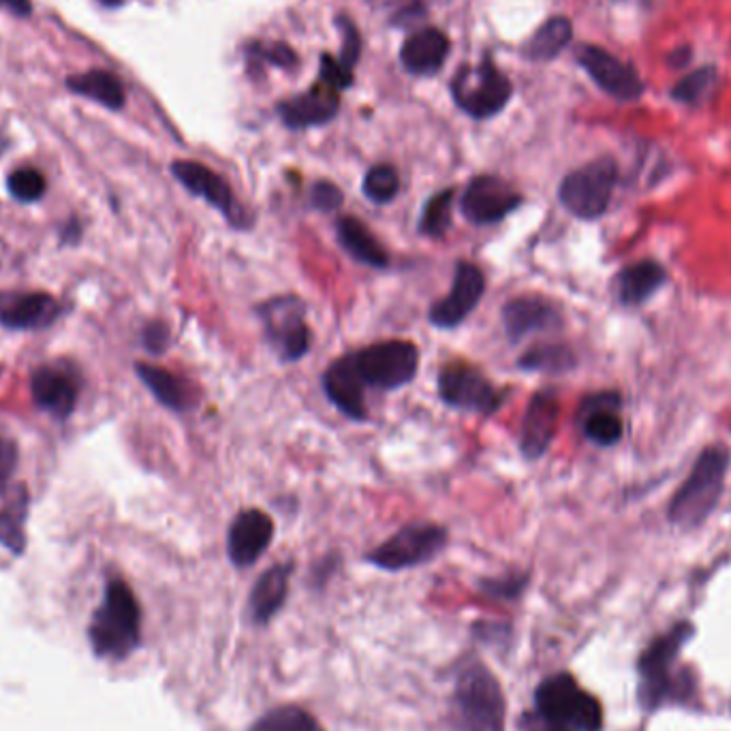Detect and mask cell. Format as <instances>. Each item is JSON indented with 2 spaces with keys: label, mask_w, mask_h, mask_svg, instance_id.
I'll list each match as a JSON object with an SVG mask.
<instances>
[{
  "label": "cell",
  "mask_w": 731,
  "mask_h": 731,
  "mask_svg": "<svg viewBox=\"0 0 731 731\" xmlns=\"http://www.w3.org/2000/svg\"><path fill=\"white\" fill-rule=\"evenodd\" d=\"M665 283V270L654 261H640L636 266L625 268L616 281V297L627 306H638L646 302L650 295Z\"/></svg>",
  "instance_id": "obj_28"
},
{
  "label": "cell",
  "mask_w": 731,
  "mask_h": 731,
  "mask_svg": "<svg viewBox=\"0 0 731 731\" xmlns=\"http://www.w3.org/2000/svg\"><path fill=\"white\" fill-rule=\"evenodd\" d=\"M453 189H446L437 195H432L428 203L424 205L421 218H419V234L428 236V238H443L449 227H451V205H453Z\"/></svg>",
  "instance_id": "obj_34"
},
{
  "label": "cell",
  "mask_w": 731,
  "mask_h": 731,
  "mask_svg": "<svg viewBox=\"0 0 731 731\" xmlns=\"http://www.w3.org/2000/svg\"><path fill=\"white\" fill-rule=\"evenodd\" d=\"M453 708L462 731H505L503 690L496 676L477 661L460 672Z\"/></svg>",
  "instance_id": "obj_5"
},
{
  "label": "cell",
  "mask_w": 731,
  "mask_h": 731,
  "mask_svg": "<svg viewBox=\"0 0 731 731\" xmlns=\"http://www.w3.org/2000/svg\"><path fill=\"white\" fill-rule=\"evenodd\" d=\"M81 238V225L80 221H69L67 225H65V232H63V240L67 244H78L80 243Z\"/></svg>",
  "instance_id": "obj_45"
},
{
  "label": "cell",
  "mask_w": 731,
  "mask_h": 731,
  "mask_svg": "<svg viewBox=\"0 0 731 731\" xmlns=\"http://www.w3.org/2000/svg\"><path fill=\"white\" fill-rule=\"evenodd\" d=\"M366 390L392 392L408 385L419 370V349L408 340H385L347 353Z\"/></svg>",
  "instance_id": "obj_6"
},
{
  "label": "cell",
  "mask_w": 731,
  "mask_h": 731,
  "mask_svg": "<svg viewBox=\"0 0 731 731\" xmlns=\"http://www.w3.org/2000/svg\"><path fill=\"white\" fill-rule=\"evenodd\" d=\"M322 80L334 90L340 88H349L353 83V74L347 65H342L340 60L331 58V56H322Z\"/></svg>",
  "instance_id": "obj_40"
},
{
  "label": "cell",
  "mask_w": 731,
  "mask_h": 731,
  "mask_svg": "<svg viewBox=\"0 0 731 731\" xmlns=\"http://www.w3.org/2000/svg\"><path fill=\"white\" fill-rule=\"evenodd\" d=\"M311 202L322 212H334L342 205V191L331 182H317L311 191Z\"/></svg>",
  "instance_id": "obj_42"
},
{
  "label": "cell",
  "mask_w": 731,
  "mask_h": 731,
  "mask_svg": "<svg viewBox=\"0 0 731 731\" xmlns=\"http://www.w3.org/2000/svg\"><path fill=\"white\" fill-rule=\"evenodd\" d=\"M717 86V69L715 67H704L693 71L685 80L678 81L674 88V99L681 103H689V105H697L701 103Z\"/></svg>",
  "instance_id": "obj_36"
},
{
  "label": "cell",
  "mask_w": 731,
  "mask_h": 731,
  "mask_svg": "<svg viewBox=\"0 0 731 731\" xmlns=\"http://www.w3.org/2000/svg\"><path fill=\"white\" fill-rule=\"evenodd\" d=\"M250 731H324L306 710L297 706H281L263 715Z\"/></svg>",
  "instance_id": "obj_33"
},
{
  "label": "cell",
  "mask_w": 731,
  "mask_h": 731,
  "mask_svg": "<svg viewBox=\"0 0 731 731\" xmlns=\"http://www.w3.org/2000/svg\"><path fill=\"white\" fill-rule=\"evenodd\" d=\"M486 291L484 272L469 261H458L453 284L443 300L430 306L428 319L439 329H453L462 324L482 302Z\"/></svg>",
  "instance_id": "obj_14"
},
{
  "label": "cell",
  "mask_w": 731,
  "mask_h": 731,
  "mask_svg": "<svg viewBox=\"0 0 731 731\" xmlns=\"http://www.w3.org/2000/svg\"><path fill=\"white\" fill-rule=\"evenodd\" d=\"M730 466V451L726 447H708L695 462L689 480L676 492L670 505V520L678 527L701 525L717 507L726 475Z\"/></svg>",
  "instance_id": "obj_4"
},
{
  "label": "cell",
  "mask_w": 731,
  "mask_h": 731,
  "mask_svg": "<svg viewBox=\"0 0 731 731\" xmlns=\"http://www.w3.org/2000/svg\"><path fill=\"white\" fill-rule=\"evenodd\" d=\"M99 2H103V4H108V7H116V4H121V0H99Z\"/></svg>",
  "instance_id": "obj_48"
},
{
  "label": "cell",
  "mask_w": 731,
  "mask_h": 731,
  "mask_svg": "<svg viewBox=\"0 0 731 731\" xmlns=\"http://www.w3.org/2000/svg\"><path fill=\"white\" fill-rule=\"evenodd\" d=\"M171 173L189 193L202 198L203 202L216 207L232 227L236 229L250 227L248 212L244 210L243 203L236 200L234 189L223 180V176L195 161H176L171 165Z\"/></svg>",
  "instance_id": "obj_12"
},
{
  "label": "cell",
  "mask_w": 731,
  "mask_h": 731,
  "mask_svg": "<svg viewBox=\"0 0 731 731\" xmlns=\"http://www.w3.org/2000/svg\"><path fill=\"white\" fill-rule=\"evenodd\" d=\"M571 35L573 26L567 18H552L530 37L525 54L530 60H552L567 47Z\"/></svg>",
  "instance_id": "obj_31"
},
{
  "label": "cell",
  "mask_w": 731,
  "mask_h": 731,
  "mask_svg": "<svg viewBox=\"0 0 731 731\" xmlns=\"http://www.w3.org/2000/svg\"><path fill=\"white\" fill-rule=\"evenodd\" d=\"M449 54V41L437 29H424L413 33L401 49V60L408 74L432 76L441 69Z\"/></svg>",
  "instance_id": "obj_26"
},
{
  "label": "cell",
  "mask_w": 731,
  "mask_h": 731,
  "mask_svg": "<svg viewBox=\"0 0 731 731\" xmlns=\"http://www.w3.org/2000/svg\"><path fill=\"white\" fill-rule=\"evenodd\" d=\"M324 392L329 403L336 406L345 417L353 421L368 419L366 406V387L358 379L353 366L347 356L338 358L336 362L327 366L324 372Z\"/></svg>",
  "instance_id": "obj_21"
},
{
  "label": "cell",
  "mask_w": 731,
  "mask_h": 731,
  "mask_svg": "<svg viewBox=\"0 0 731 731\" xmlns=\"http://www.w3.org/2000/svg\"><path fill=\"white\" fill-rule=\"evenodd\" d=\"M135 372L142 379V383L148 387V392L165 408L176 413H187L198 405V392L187 379L159 366L142 364V362L135 364Z\"/></svg>",
  "instance_id": "obj_24"
},
{
  "label": "cell",
  "mask_w": 731,
  "mask_h": 731,
  "mask_svg": "<svg viewBox=\"0 0 731 731\" xmlns=\"http://www.w3.org/2000/svg\"><path fill=\"white\" fill-rule=\"evenodd\" d=\"M338 112V94L327 83H319L302 97H295L279 108V114L291 128H308L331 121Z\"/></svg>",
  "instance_id": "obj_23"
},
{
  "label": "cell",
  "mask_w": 731,
  "mask_h": 731,
  "mask_svg": "<svg viewBox=\"0 0 731 731\" xmlns=\"http://www.w3.org/2000/svg\"><path fill=\"white\" fill-rule=\"evenodd\" d=\"M0 4H4L7 9H11L18 15H29L33 11L31 0H0Z\"/></svg>",
  "instance_id": "obj_47"
},
{
  "label": "cell",
  "mask_w": 731,
  "mask_h": 731,
  "mask_svg": "<svg viewBox=\"0 0 731 731\" xmlns=\"http://www.w3.org/2000/svg\"><path fill=\"white\" fill-rule=\"evenodd\" d=\"M575 366V356L565 345H537L518 360V368L532 372H567Z\"/></svg>",
  "instance_id": "obj_32"
},
{
  "label": "cell",
  "mask_w": 731,
  "mask_h": 731,
  "mask_svg": "<svg viewBox=\"0 0 731 731\" xmlns=\"http://www.w3.org/2000/svg\"><path fill=\"white\" fill-rule=\"evenodd\" d=\"M142 342L148 353L161 356L169 347V327L162 322H150L142 331Z\"/></svg>",
  "instance_id": "obj_43"
},
{
  "label": "cell",
  "mask_w": 731,
  "mask_h": 731,
  "mask_svg": "<svg viewBox=\"0 0 731 731\" xmlns=\"http://www.w3.org/2000/svg\"><path fill=\"white\" fill-rule=\"evenodd\" d=\"M263 324L266 340L279 353L281 362L291 364L311 351V327L306 324V308L297 295H277L257 306Z\"/></svg>",
  "instance_id": "obj_7"
},
{
  "label": "cell",
  "mask_w": 731,
  "mask_h": 731,
  "mask_svg": "<svg viewBox=\"0 0 731 731\" xmlns=\"http://www.w3.org/2000/svg\"><path fill=\"white\" fill-rule=\"evenodd\" d=\"M63 315V304L43 291H0V325L15 331L45 329Z\"/></svg>",
  "instance_id": "obj_17"
},
{
  "label": "cell",
  "mask_w": 731,
  "mask_h": 731,
  "mask_svg": "<svg viewBox=\"0 0 731 731\" xmlns=\"http://www.w3.org/2000/svg\"><path fill=\"white\" fill-rule=\"evenodd\" d=\"M270 63H274L277 67H291L295 63V54L286 47V45H272L268 49L261 52Z\"/></svg>",
  "instance_id": "obj_44"
},
{
  "label": "cell",
  "mask_w": 731,
  "mask_h": 731,
  "mask_svg": "<svg viewBox=\"0 0 731 731\" xmlns=\"http://www.w3.org/2000/svg\"><path fill=\"white\" fill-rule=\"evenodd\" d=\"M336 238L345 248L347 255H351L356 261L385 270L390 268V255L383 248V244L374 238V234L366 227L364 223L356 216H340L336 221Z\"/></svg>",
  "instance_id": "obj_27"
},
{
  "label": "cell",
  "mask_w": 731,
  "mask_h": 731,
  "mask_svg": "<svg viewBox=\"0 0 731 731\" xmlns=\"http://www.w3.org/2000/svg\"><path fill=\"white\" fill-rule=\"evenodd\" d=\"M561 415V403L556 392H537L528 403L522 428H520V451L527 460H539L548 447L552 446Z\"/></svg>",
  "instance_id": "obj_19"
},
{
  "label": "cell",
  "mask_w": 731,
  "mask_h": 731,
  "mask_svg": "<svg viewBox=\"0 0 731 731\" xmlns=\"http://www.w3.org/2000/svg\"><path fill=\"white\" fill-rule=\"evenodd\" d=\"M620 398L618 394L604 392L584 401L580 408L582 432L595 446L609 447L622 437V419L618 415Z\"/></svg>",
  "instance_id": "obj_22"
},
{
  "label": "cell",
  "mask_w": 731,
  "mask_h": 731,
  "mask_svg": "<svg viewBox=\"0 0 731 731\" xmlns=\"http://www.w3.org/2000/svg\"><path fill=\"white\" fill-rule=\"evenodd\" d=\"M451 88L456 103L477 121L496 116L511 97V83L490 60L475 69L464 67Z\"/></svg>",
  "instance_id": "obj_11"
},
{
  "label": "cell",
  "mask_w": 731,
  "mask_h": 731,
  "mask_svg": "<svg viewBox=\"0 0 731 731\" xmlns=\"http://www.w3.org/2000/svg\"><path fill=\"white\" fill-rule=\"evenodd\" d=\"M437 387L441 401L462 413L486 417L503 405V394L477 366L449 362L439 370Z\"/></svg>",
  "instance_id": "obj_10"
},
{
  "label": "cell",
  "mask_w": 731,
  "mask_h": 731,
  "mask_svg": "<svg viewBox=\"0 0 731 731\" xmlns=\"http://www.w3.org/2000/svg\"><path fill=\"white\" fill-rule=\"evenodd\" d=\"M67 86L83 94L88 99H94L97 103L110 108V110H121L124 103V90L119 78H114L108 71H88V74H80L67 80Z\"/></svg>",
  "instance_id": "obj_30"
},
{
  "label": "cell",
  "mask_w": 731,
  "mask_h": 731,
  "mask_svg": "<svg viewBox=\"0 0 731 731\" xmlns=\"http://www.w3.org/2000/svg\"><path fill=\"white\" fill-rule=\"evenodd\" d=\"M667 60H670V65H672L674 69H681V67H685V65H687V63L690 60L689 47H678L674 54H670V56H667Z\"/></svg>",
  "instance_id": "obj_46"
},
{
  "label": "cell",
  "mask_w": 731,
  "mask_h": 731,
  "mask_svg": "<svg viewBox=\"0 0 731 731\" xmlns=\"http://www.w3.org/2000/svg\"><path fill=\"white\" fill-rule=\"evenodd\" d=\"M522 203V195L511 189L498 176H477L469 182L460 210L466 221L473 225H494L507 218L518 205Z\"/></svg>",
  "instance_id": "obj_15"
},
{
  "label": "cell",
  "mask_w": 731,
  "mask_h": 731,
  "mask_svg": "<svg viewBox=\"0 0 731 731\" xmlns=\"http://www.w3.org/2000/svg\"><path fill=\"white\" fill-rule=\"evenodd\" d=\"M447 546V530L439 525L413 522L368 552L366 561L385 571H405L439 556Z\"/></svg>",
  "instance_id": "obj_9"
},
{
  "label": "cell",
  "mask_w": 731,
  "mask_h": 731,
  "mask_svg": "<svg viewBox=\"0 0 731 731\" xmlns=\"http://www.w3.org/2000/svg\"><path fill=\"white\" fill-rule=\"evenodd\" d=\"M80 392V370L71 362H49L35 368L31 374L35 405L56 419H67L74 413Z\"/></svg>",
  "instance_id": "obj_13"
},
{
  "label": "cell",
  "mask_w": 731,
  "mask_h": 731,
  "mask_svg": "<svg viewBox=\"0 0 731 731\" xmlns=\"http://www.w3.org/2000/svg\"><path fill=\"white\" fill-rule=\"evenodd\" d=\"M618 180V165L604 157L565 176L559 198L565 210L577 218L595 221L606 214Z\"/></svg>",
  "instance_id": "obj_8"
},
{
  "label": "cell",
  "mask_w": 731,
  "mask_h": 731,
  "mask_svg": "<svg viewBox=\"0 0 731 731\" xmlns=\"http://www.w3.org/2000/svg\"><path fill=\"white\" fill-rule=\"evenodd\" d=\"M364 195L374 203H390L401 191L398 171L392 165H374L364 178Z\"/></svg>",
  "instance_id": "obj_35"
},
{
  "label": "cell",
  "mask_w": 731,
  "mask_h": 731,
  "mask_svg": "<svg viewBox=\"0 0 731 731\" xmlns=\"http://www.w3.org/2000/svg\"><path fill=\"white\" fill-rule=\"evenodd\" d=\"M541 721L556 731H601L604 708L591 693L582 689L571 674L546 678L535 693Z\"/></svg>",
  "instance_id": "obj_3"
},
{
  "label": "cell",
  "mask_w": 731,
  "mask_h": 731,
  "mask_svg": "<svg viewBox=\"0 0 731 731\" xmlns=\"http://www.w3.org/2000/svg\"><path fill=\"white\" fill-rule=\"evenodd\" d=\"M695 627L690 622H678L667 633L650 642L638 661L640 672V704L646 710H656L670 701H685L695 690V676L690 670H674V663L693 640Z\"/></svg>",
  "instance_id": "obj_1"
},
{
  "label": "cell",
  "mask_w": 731,
  "mask_h": 731,
  "mask_svg": "<svg viewBox=\"0 0 731 731\" xmlns=\"http://www.w3.org/2000/svg\"><path fill=\"white\" fill-rule=\"evenodd\" d=\"M582 69L604 88L609 97L618 101H638L644 94V81L638 71L611 56L604 47L597 45H580L575 52Z\"/></svg>",
  "instance_id": "obj_16"
},
{
  "label": "cell",
  "mask_w": 731,
  "mask_h": 731,
  "mask_svg": "<svg viewBox=\"0 0 731 731\" xmlns=\"http://www.w3.org/2000/svg\"><path fill=\"white\" fill-rule=\"evenodd\" d=\"M293 565H274L268 569L252 586L248 599V616L255 625L270 622L277 611L283 608L289 593V577Z\"/></svg>",
  "instance_id": "obj_25"
},
{
  "label": "cell",
  "mask_w": 731,
  "mask_h": 731,
  "mask_svg": "<svg viewBox=\"0 0 731 731\" xmlns=\"http://www.w3.org/2000/svg\"><path fill=\"white\" fill-rule=\"evenodd\" d=\"M139 622L142 611L133 591L122 580H112L90 622L92 649L108 659H124L139 644Z\"/></svg>",
  "instance_id": "obj_2"
},
{
  "label": "cell",
  "mask_w": 731,
  "mask_h": 731,
  "mask_svg": "<svg viewBox=\"0 0 731 731\" xmlns=\"http://www.w3.org/2000/svg\"><path fill=\"white\" fill-rule=\"evenodd\" d=\"M18 443L15 439L0 426V496L7 492V487L13 480V473L18 469Z\"/></svg>",
  "instance_id": "obj_38"
},
{
  "label": "cell",
  "mask_w": 731,
  "mask_h": 731,
  "mask_svg": "<svg viewBox=\"0 0 731 731\" xmlns=\"http://www.w3.org/2000/svg\"><path fill=\"white\" fill-rule=\"evenodd\" d=\"M274 539V522L261 509L240 511L227 532V552L236 567L255 565Z\"/></svg>",
  "instance_id": "obj_18"
},
{
  "label": "cell",
  "mask_w": 731,
  "mask_h": 731,
  "mask_svg": "<svg viewBox=\"0 0 731 731\" xmlns=\"http://www.w3.org/2000/svg\"><path fill=\"white\" fill-rule=\"evenodd\" d=\"M527 580V575H509V577H498V580H486V582H482V591L487 593L490 597H496V599H514L525 591Z\"/></svg>",
  "instance_id": "obj_39"
},
{
  "label": "cell",
  "mask_w": 731,
  "mask_h": 731,
  "mask_svg": "<svg viewBox=\"0 0 731 731\" xmlns=\"http://www.w3.org/2000/svg\"><path fill=\"white\" fill-rule=\"evenodd\" d=\"M338 26H340V31H342V58H340V63L347 65L349 69H353V65H356L358 58H360L362 41H360V35H358V31H356V26H353L351 20L340 18V20H338Z\"/></svg>",
  "instance_id": "obj_41"
},
{
  "label": "cell",
  "mask_w": 731,
  "mask_h": 731,
  "mask_svg": "<svg viewBox=\"0 0 731 731\" xmlns=\"http://www.w3.org/2000/svg\"><path fill=\"white\" fill-rule=\"evenodd\" d=\"M29 507H31L29 490L24 484H18L11 487L0 509V543L13 554H22L26 548Z\"/></svg>",
  "instance_id": "obj_29"
},
{
  "label": "cell",
  "mask_w": 731,
  "mask_h": 731,
  "mask_svg": "<svg viewBox=\"0 0 731 731\" xmlns=\"http://www.w3.org/2000/svg\"><path fill=\"white\" fill-rule=\"evenodd\" d=\"M503 325L511 342L563 325L559 308L541 295H518L503 306Z\"/></svg>",
  "instance_id": "obj_20"
},
{
  "label": "cell",
  "mask_w": 731,
  "mask_h": 731,
  "mask_svg": "<svg viewBox=\"0 0 731 731\" xmlns=\"http://www.w3.org/2000/svg\"><path fill=\"white\" fill-rule=\"evenodd\" d=\"M7 189L11 193L13 200L22 203L40 202L41 198L45 195V178L43 173L33 169V167H22L15 169L9 180H7Z\"/></svg>",
  "instance_id": "obj_37"
}]
</instances>
